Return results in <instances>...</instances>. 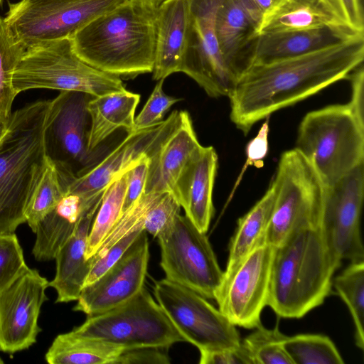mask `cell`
<instances>
[{
  "instance_id": "ffe728a7",
  "label": "cell",
  "mask_w": 364,
  "mask_h": 364,
  "mask_svg": "<svg viewBox=\"0 0 364 364\" xmlns=\"http://www.w3.org/2000/svg\"><path fill=\"white\" fill-rule=\"evenodd\" d=\"M218 157L213 146H203L188 162L176 183L173 196L186 216L206 233L214 213L213 191Z\"/></svg>"
},
{
  "instance_id": "d6986e66",
  "label": "cell",
  "mask_w": 364,
  "mask_h": 364,
  "mask_svg": "<svg viewBox=\"0 0 364 364\" xmlns=\"http://www.w3.org/2000/svg\"><path fill=\"white\" fill-rule=\"evenodd\" d=\"M203 146L189 113L179 111L176 125L149 158L144 193L169 192L173 195L182 171Z\"/></svg>"
},
{
  "instance_id": "8fae6325",
  "label": "cell",
  "mask_w": 364,
  "mask_h": 364,
  "mask_svg": "<svg viewBox=\"0 0 364 364\" xmlns=\"http://www.w3.org/2000/svg\"><path fill=\"white\" fill-rule=\"evenodd\" d=\"M160 265L166 279L214 299L223 271L206 233L186 216L178 215L171 227L157 237Z\"/></svg>"
},
{
  "instance_id": "816d5d0a",
  "label": "cell",
  "mask_w": 364,
  "mask_h": 364,
  "mask_svg": "<svg viewBox=\"0 0 364 364\" xmlns=\"http://www.w3.org/2000/svg\"><path fill=\"white\" fill-rule=\"evenodd\" d=\"M4 363V361L1 360V358H0V364H2Z\"/></svg>"
},
{
  "instance_id": "5b68a950",
  "label": "cell",
  "mask_w": 364,
  "mask_h": 364,
  "mask_svg": "<svg viewBox=\"0 0 364 364\" xmlns=\"http://www.w3.org/2000/svg\"><path fill=\"white\" fill-rule=\"evenodd\" d=\"M295 149L331 186L364 162V124L347 104L311 111L299 126Z\"/></svg>"
},
{
  "instance_id": "836d02e7",
  "label": "cell",
  "mask_w": 364,
  "mask_h": 364,
  "mask_svg": "<svg viewBox=\"0 0 364 364\" xmlns=\"http://www.w3.org/2000/svg\"><path fill=\"white\" fill-rule=\"evenodd\" d=\"M26 50L0 17V112L7 115L11 114L17 95L12 84L13 73Z\"/></svg>"
},
{
  "instance_id": "f35d334b",
  "label": "cell",
  "mask_w": 364,
  "mask_h": 364,
  "mask_svg": "<svg viewBox=\"0 0 364 364\" xmlns=\"http://www.w3.org/2000/svg\"><path fill=\"white\" fill-rule=\"evenodd\" d=\"M164 79L158 80L147 102L135 117L133 131L143 129L161 122L170 107L181 100L164 92Z\"/></svg>"
},
{
  "instance_id": "ab89813d",
  "label": "cell",
  "mask_w": 364,
  "mask_h": 364,
  "mask_svg": "<svg viewBox=\"0 0 364 364\" xmlns=\"http://www.w3.org/2000/svg\"><path fill=\"white\" fill-rule=\"evenodd\" d=\"M338 22L353 33H364L361 0H320Z\"/></svg>"
},
{
  "instance_id": "30bf717a",
  "label": "cell",
  "mask_w": 364,
  "mask_h": 364,
  "mask_svg": "<svg viewBox=\"0 0 364 364\" xmlns=\"http://www.w3.org/2000/svg\"><path fill=\"white\" fill-rule=\"evenodd\" d=\"M124 0H20L8 2L3 18L26 49L42 42L70 38L94 18Z\"/></svg>"
},
{
  "instance_id": "83f0119b",
  "label": "cell",
  "mask_w": 364,
  "mask_h": 364,
  "mask_svg": "<svg viewBox=\"0 0 364 364\" xmlns=\"http://www.w3.org/2000/svg\"><path fill=\"white\" fill-rule=\"evenodd\" d=\"M273 181L263 196L238 220L235 233L229 243V255L225 269L235 265L257 247L265 243L274 199Z\"/></svg>"
},
{
  "instance_id": "9a60e30c",
  "label": "cell",
  "mask_w": 364,
  "mask_h": 364,
  "mask_svg": "<svg viewBox=\"0 0 364 364\" xmlns=\"http://www.w3.org/2000/svg\"><path fill=\"white\" fill-rule=\"evenodd\" d=\"M364 196V162L325 186L319 228L341 261L364 262L360 215Z\"/></svg>"
},
{
  "instance_id": "ac0fdd59",
  "label": "cell",
  "mask_w": 364,
  "mask_h": 364,
  "mask_svg": "<svg viewBox=\"0 0 364 364\" xmlns=\"http://www.w3.org/2000/svg\"><path fill=\"white\" fill-rule=\"evenodd\" d=\"M179 119V111L172 112L167 119L149 127L129 132L84 175L75 178L68 192L83 197L102 193L119 176L146 157L150 158L173 129Z\"/></svg>"
},
{
  "instance_id": "e575fe53",
  "label": "cell",
  "mask_w": 364,
  "mask_h": 364,
  "mask_svg": "<svg viewBox=\"0 0 364 364\" xmlns=\"http://www.w3.org/2000/svg\"><path fill=\"white\" fill-rule=\"evenodd\" d=\"M255 329L241 340L253 364H292L284 348L287 336L279 331L278 324L269 329L260 323Z\"/></svg>"
},
{
  "instance_id": "74e56055",
  "label": "cell",
  "mask_w": 364,
  "mask_h": 364,
  "mask_svg": "<svg viewBox=\"0 0 364 364\" xmlns=\"http://www.w3.org/2000/svg\"><path fill=\"white\" fill-rule=\"evenodd\" d=\"M181 208L180 203L172 193H161L146 215L144 230L157 237L171 227L180 215Z\"/></svg>"
},
{
  "instance_id": "7c38bea8",
  "label": "cell",
  "mask_w": 364,
  "mask_h": 364,
  "mask_svg": "<svg viewBox=\"0 0 364 364\" xmlns=\"http://www.w3.org/2000/svg\"><path fill=\"white\" fill-rule=\"evenodd\" d=\"M154 294L184 341L199 351L240 346L235 326L197 292L165 278L155 282Z\"/></svg>"
},
{
  "instance_id": "8d00e7d4",
  "label": "cell",
  "mask_w": 364,
  "mask_h": 364,
  "mask_svg": "<svg viewBox=\"0 0 364 364\" xmlns=\"http://www.w3.org/2000/svg\"><path fill=\"white\" fill-rule=\"evenodd\" d=\"M28 268L16 234H0V291Z\"/></svg>"
},
{
  "instance_id": "e0dca14e",
  "label": "cell",
  "mask_w": 364,
  "mask_h": 364,
  "mask_svg": "<svg viewBox=\"0 0 364 364\" xmlns=\"http://www.w3.org/2000/svg\"><path fill=\"white\" fill-rule=\"evenodd\" d=\"M149 259V240L143 230L113 266L83 287L73 310L94 315L133 298L145 287Z\"/></svg>"
},
{
  "instance_id": "44dd1931",
  "label": "cell",
  "mask_w": 364,
  "mask_h": 364,
  "mask_svg": "<svg viewBox=\"0 0 364 364\" xmlns=\"http://www.w3.org/2000/svg\"><path fill=\"white\" fill-rule=\"evenodd\" d=\"M188 0H165L156 9V50L152 78L181 72L187 47Z\"/></svg>"
},
{
  "instance_id": "681fc988",
  "label": "cell",
  "mask_w": 364,
  "mask_h": 364,
  "mask_svg": "<svg viewBox=\"0 0 364 364\" xmlns=\"http://www.w3.org/2000/svg\"><path fill=\"white\" fill-rule=\"evenodd\" d=\"M10 115L0 112V140L4 135L9 124Z\"/></svg>"
},
{
  "instance_id": "f907efd6",
  "label": "cell",
  "mask_w": 364,
  "mask_h": 364,
  "mask_svg": "<svg viewBox=\"0 0 364 364\" xmlns=\"http://www.w3.org/2000/svg\"><path fill=\"white\" fill-rule=\"evenodd\" d=\"M144 6L151 9L156 8L165 0H132Z\"/></svg>"
},
{
  "instance_id": "bcb514c9",
  "label": "cell",
  "mask_w": 364,
  "mask_h": 364,
  "mask_svg": "<svg viewBox=\"0 0 364 364\" xmlns=\"http://www.w3.org/2000/svg\"><path fill=\"white\" fill-rule=\"evenodd\" d=\"M351 95L347 103L350 110L364 124V68L363 63L355 68L348 75Z\"/></svg>"
},
{
  "instance_id": "c3c4849f",
  "label": "cell",
  "mask_w": 364,
  "mask_h": 364,
  "mask_svg": "<svg viewBox=\"0 0 364 364\" xmlns=\"http://www.w3.org/2000/svg\"><path fill=\"white\" fill-rule=\"evenodd\" d=\"M264 16H267L276 9L281 6L287 0H253Z\"/></svg>"
},
{
  "instance_id": "d590c367",
  "label": "cell",
  "mask_w": 364,
  "mask_h": 364,
  "mask_svg": "<svg viewBox=\"0 0 364 364\" xmlns=\"http://www.w3.org/2000/svg\"><path fill=\"white\" fill-rule=\"evenodd\" d=\"M163 193H144L139 199L123 212L105 237L93 259L100 257L112 245L136 230H143V223L149 208Z\"/></svg>"
},
{
  "instance_id": "603a6c76",
  "label": "cell",
  "mask_w": 364,
  "mask_h": 364,
  "mask_svg": "<svg viewBox=\"0 0 364 364\" xmlns=\"http://www.w3.org/2000/svg\"><path fill=\"white\" fill-rule=\"evenodd\" d=\"M102 198L84 215L77 230L57 253L55 275L48 287L57 292L56 303L77 301L92 265L85 257L89 232Z\"/></svg>"
},
{
  "instance_id": "52a82bcc",
  "label": "cell",
  "mask_w": 364,
  "mask_h": 364,
  "mask_svg": "<svg viewBox=\"0 0 364 364\" xmlns=\"http://www.w3.org/2000/svg\"><path fill=\"white\" fill-rule=\"evenodd\" d=\"M272 181L275 199L265 243L276 247L297 230L319 227L325 186L295 148L281 155Z\"/></svg>"
},
{
  "instance_id": "f1b7e54d",
  "label": "cell",
  "mask_w": 364,
  "mask_h": 364,
  "mask_svg": "<svg viewBox=\"0 0 364 364\" xmlns=\"http://www.w3.org/2000/svg\"><path fill=\"white\" fill-rule=\"evenodd\" d=\"M123 349L73 331L58 335L46 354L50 364H116Z\"/></svg>"
},
{
  "instance_id": "277c9868",
  "label": "cell",
  "mask_w": 364,
  "mask_h": 364,
  "mask_svg": "<svg viewBox=\"0 0 364 364\" xmlns=\"http://www.w3.org/2000/svg\"><path fill=\"white\" fill-rule=\"evenodd\" d=\"M50 101L11 112L0 140V234L14 233L48 165L43 134Z\"/></svg>"
},
{
  "instance_id": "ee69618b",
  "label": "cell",
  "mask_w": 364,
  "mask_h": 364,
  "mask_svg": "<svg viewBox=\"0 0 364 364\" xmlns=\"http://www.w3.org/2000/svg\"><path fill=\"white\" fill-rule=\"evenodd\" d=\"M200 364H253L252 358L245 348H223L200 351Z\"/></svg>"
},
{
  "instance_id": "4dcf8cb0",
  "label": "cell",
  "mask_w": 364,
  "mask_h": 364,
  "mask_svg": "<svg viewBox=\"0 0 364 364\" xmlns=\"http://www.w3.org/2000/svg\"><path fill=\"white\" fill-rule=\"evenodd\" d=\"M346 304L355 326L356 346L364 349V262L350 264L333 282Z\"/></svg>"
},
{
  "instance_id": "60d3db41",
  "label": "cell",
  "mask_w": 364,
  "mask_h": 364,
  "mask_svg": "<svg viewBox=\"0 0 364 364\" xmlns=\"http://www.w3.org/2000/svg\"><path fill=\"white\" fill-rule=\"evenodd\" d=\"M141 231L143 230H136L125 235L112 245L100 257L96 259L90 257L92 261V265L84 286L96 281L113 266L134 242Z\"/></svg>"
},
{
  "instance_id": "1f68e13d",
  "label": "cell",
  "mask_w": 364,
  "mask_h": 364,
  "mask_svg": "<svg viewBox=\"0 0 364 364\" xmlns=\"http://www.w3.org/2000/svg\"><path fill=\"white\" fill-rule=\"evenodd\" d=\"M71 181L63 176L48 161L26 213V223L34 232L39 222L68 192Z\"/></svg>"
},
{
  "instance_id": "9c48e42d",
  "label": "cell",
  "mask_w": 364,
  "mask_h": 364,
  "mask_svg": "<svg viewBox=\"0 0 364 364\" xmlns=\"http://www.w3.org/2000/svg\"><path fill=\"white\" fill-rule=\"evenodd\" d=\"M92 95L60 91L50 102L43 141L47 160L73 182L95 166L109 151L106 146L90 151V117L87 105Z\"/></svg>"
},
{
  "instance_id": "f5cc1de1",
  "label": "cell",
  "mask_w": 364,
  "mask_h": 364,
  "mask_svg": "<svg viewBox=\"0 0 364 364\" xmlns=\"http://www.w3.org/2000/svg\"><path fill=\"white\" fill-rule=\"evenodd\" d=\"M3 0H0V7L1 6Z\"/></svg>"
},
{
  "instance_id": "f6af8a7d",
  "label": "cell",
  "mask_w": 364,
  "mask_h": 364,
  "mask_svg": "<svg viewBox=\"0 0 364 364\" xmlns=\"http://www.w3.org/2000/svg\"><path fill=\"white\" fill-rule=\"evenodd\" d=\"M168 349L164 348H141L124 350L116 364L168 363Z\"/></svg>"
},
{
  "instance_id": "d6a6232c",
  "label": "cell",
  "mask_w": 364,
  "mask_h": 364,
  "mask_svg": "<svg viewBox=\"0 0 364 364\" xmlns=\"http://www.w3.org/2000/svg\"><path fill=\"white\" fill-rule=\"evenodd\" d=\"M284 348L292 364H343L333 342L326 336L305 333L287 336Z\"/></svg>"
},
{
  "instance_id": "b9f144b4",
  "label": "cell",
  "mask_w": 364,
  "mask_h": 364,
  "mask_svg": "<svg viewBox=\"0 0 364 364\" xmlns=\"http://www.w3.org/2000/svg\"><path fill=\"white\" fill-rule=\"evenodd\" d=\"M265 119L266 120L261 125L257 135L246 146V160L235 183L232 193L237 188L249 166H254L257 168L263 166L264 159L267 156L269 151V117Z\"/></svg>"
},
{
  "instance_id": "4316f807",
  "label": "cell",
  "mask_w": 364,
  "mask_h": 364,
  "mask_svg": "<svg viewBox=\"0 0 364 364\" xmlns=\"http://www.w3.org/2000/svg\"><path fill=\"white\" fill-rule=\"evenodd\" d=\"M328 26L347 29L320 0H287L264 17L258 33L306 31Z\"/></svg>"
},
{
  "instance_id": "7bdbcfd3",
  "label": "cell",
  "mask_w": 364,
  "mask_h": 364,
  "mask_svg": "<svg viewBox=\"0 0 364 364\" xmlns=\"http://www.w3.org/2000/svg\"><path fill=\"white\" fill-rule=\"evenodd\" d=\"M149 165V158L146 157L128 171L127 184L122 205V213L136 203L144 193Z\"/></svg>"
},
{
  "instance_id": "5bb4252c",
  "label": "cell",
  "mask_w": 364,
  "mask_h": 364,
  "mask_svg": "<svg viewBox=\"0 0 364 364\" xmlns=\"http://www.w3.org/2000/svg\"><path fill=\"white\" fill-rule=\"evenodd\" d=\"M274 247L264 243L235 265L223 271L215 300L218 309L234 326L255 328L267 306Z\"/></svg>"
},
{
  "instance_id": "cb8c5ba5",
  "label": "cell",
  "mask_w": 364,
  "mask_h": 364,
  "mask_svg": "<svg viewBox=\"0 0 364 364\" xmlns=\"http://www.w3.org/2000/svg\"><path fill=\"white\" fill-rule=\"evenodd\" d=\"M104 193V192H103ZM83 197L68 193L58 205L38 224L32 253L38 261H48L55 257L77 230L86 212L102 197Z\"/></svg>"
},
{
  "instance_id": "7dc6e473",
  "label": "cell",
  "mask_w": 364,
  "mask_h": 364,
  "mask_svg": "<svg viewBox=\"0 0 364 364\" xmlns=\"http://www.w3.org/2000/svg\"><path fill=\"white\" fill-rule=\"evenodd\" d=\"M242 10L257 27L258 32L264 20V15L253 0H236Z\"/></svg>"
},
{
  "instance_id": "ba28073f",
  "label": "cell",
  "mask_w": 364,
  "mask_h": 364,
  "mask_svg": "<svg viewBox=\"0 0 364 364\" xmlns=\"http://www.w3.org/2000/svg\"><path fill=\"white\" fill-rule=\"evenodd\" d=\"M73 331L101 340L124 350L141 348H169L184 340L144 287L127 302L87 316Z\"/></svg>"
},
{
  "instance_id": "d4e9b609",
  "label": "cell",
  "mask_w": 364,
  "mask_h": 364,
  "mask_svg": "<svg viewBox=\"0 0 364 364\" xmlns=\"http://www.w3.org/2000/svg\"><path fill=\"white\" fill-rule=\"evenodd\" d=\"M215 32L222 57L239 80L250 65L249 46L257 27L236 0H225L217 13Z\"/></svg>"
},
{
  "instance_id": "6da1fadb",
  "label": "cell",
  "mask_w": 364,
  "mask_h": 364,
  "mask_svg": "<svg viewBox=\"0 0 364 364\" xmlns=\"http://www.w3.org/2000/svg\"><path fill=\"white\" fill-rule=\"evenodd\" d=\"M364 33L301 55L252 64L228 96L230 119L247 134L277 110L343 79L363 63Z\"/></svg>"
},
{
  "instance_id": "3957f363",
  "label": "cell",
  "mask_w": 364,
  "mask_h": 364,
  "mask_svg": "<svg viewBox=\"0 0 364 364\" xmlns=\"http://www.w3.org/2000/svg\"><path fill=\"white\" fill-rule=\"evenodd\" d=\"M341 262L319 227L296 231L274 247L267 306L280 317H303L330 294Z\"/></svg>"
},
{
  "instance_id": "484cf974",
  "label": "cell",
  "mask_w": 364,
  "mask_h": 364,
  "mask_svg": "<svg viewBox=\"0 0 364 364\" xmlns=\"http://www.w3.org/2000/svg\"><path fill=\"white\" fill-rule=\"evenodd\" d=\"M140 95L125 90L101 96H92L87 108L90 117L88 147L95 150L119 128L133 131L134 114Z\"/></svg>"
},
{
  "instance_id": "2e32d148",
  "label": "cell",
  "mask_w": 364,
  "mask_h": 364,
  "mask_svg": "<svg viewBox=\"0 0 364 364\" xmlns=\"http://www.w3.org/2000/svg\"><path fill=\"white\" fill-rule=\"evenodd\" d=\"M49 282L37 269L28 268L0 291V350L13 354L36 342L41 328L38 320L48 299Z\"/></svg>"
},
{
  "instance_id": "4fadbf2b",
  "label": "cell",
  "mask_w": 364,
  "mask_h": 364,
  "mask_svg": "<svg viewBox=\"0 0 364 364\" xmlns=\"http://www.w3.org/2000/svg\"><path fill=\"white\" fill-rule=\"evenodd\" d=\"M225 1L188 0L187 47L181 72L215 98L228 97L238 80L225 63L216 36V16Z\"/></svg>"
},
{
  "instance_id": "8992f818",
  "label": "cell",
  "mask_w": 364,
  "mask_h": 364,
  "mask_svg": "<svg viewBox=\"0 0 364 364\" xmlns=\"http://www.w3.org/2000/svg\"><path fill=\"white\" fill-rule=\"evenodd\" d=\"M12 84L17 95L44 88L97 97L127 90L120 77L80 58L70 38L45 41L27 48L13 73Z\"/></svg>"
},
{
  "instance_id": "f546056e",
  "label": "cell",
  "mask_w": 364,
  "mask_h": 364,
  "mask_svg": "<svg viewBox=\"0 0 364 364\" xmlns=\"http://www.w3.org/2000/svg\"><path fill=\"white\" fill-rule=\"evenodd\" d=\"M128 171L112 182L102 194L100 207L95 214L88 235L85 252L87 259L95 254L100 243L122 213Z\"/></svg>"
},
{
  "instance_id": "7402d4cb",
  "label": "cell",
  "mask_w": 364,
  "mask_h": 364,
  "mask_svg": "<svg viewBox=\"0 0 364 364\" xmlns=\"http://www.w3.org/2000/svg\"><path fill=\"white\" fill-rule=\"evenodd\" d=\"M347 29H316L257 33L249 46L250 65L306 54L334 44L353 34Z\"/></svg>"
},
{
  "instance_id": "7a4b0ae2",
  "label": "cell",
  "mask_w": 364,
  "mask_h": 364,
  "mask_svg": "<svg viewBox=\"0 0 364 364\" xmlns=\"http://www.w3.org/2000/svg\"><path fill=\"white\" fill-rule=\"evenodd\" d=\"M77 55L121 79L152 73L156 50V9L124 0L87 23L72 37Z\"/></svg>"
}]
</instances>
